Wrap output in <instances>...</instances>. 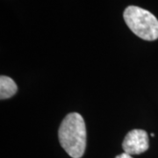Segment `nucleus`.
<instances>
[{"mask_svg":"<svg viewBox=\"0 0 158 158\" xmlns=\"http://www.w3.org/2000/svg\"><path fill=\"white\" fill-rule=\"evenodd\" d=\"M86 127L84 118L77 113H69L58 131L62 148L72 158H81L86 148Z\"/></svg>","mask_w":158,"mask_h":158,"instance_id":"1","label":"nucleus"},{"mask_svg":"<svg viewBox=\"0 0 158 158\" xmlns=\"http://www.w3.org/2000/svg\"><path fill=\"white\" fill-rule=\"evenodd\" d=\"M123 16L130 30L141 39L149 41L158 39V19L150 11L131 6L126 8Z\"/></svg>","mask_w":158,"mask_h":158,"instance_id":"2","label":"nucleus"},{"mask_svg":"<svg viewBox=\"0 0 158 158\" xmlns=\"http://www.w3.org/2000/svg\"><path fill=\"white\" fill-rule=\"evenodd\" d=\"M149 147L148 135L145 130L134 129L126 135L122 142L124 152L129 155H140Z\"/></svg>","mask_w":158,"mask_h":158,"instance_id":"3","label":"nucleus"},{"mask_svg":"<svg viewBox=\"0 0 158 158\" xmlns=\"http://www.w3.org/2000/svg\"><path fill=\"white\" fill-rule=\"evenodd\" d=\"M18 87L16 83L9 77L1 76L0 77V98L6 99L16 94Z\"/></svg>","mask_w":158,"mask_h":158,"instance_id":"4","label":"nucleus"},{"mask_svg":"<svg viewBox=\"0 0 158 158\" xmlns=\"http://www.w3.org/2000/svg\"><path fill=\"white\" fill-rule=\"evenodd\" d=\"M115 158H133L131 156V155L129 154H127V153H122V154H120V155H118Z\"/></svg>","mask_w":158,"mask_h":158,"instance_id":"5","label":"nucleus"},{"mask_svg":"<svg viewBox=\"0 0 158 158\" xmlns=\"http://www.w3.org/2000/svg\"><path fill=\"white\" fill-rule=\"evenodd\" d=\"M151 136H152V137H155V134H151Z\"/></svg>","mask_w":158,"mask_h":158,"instance_id":"6","label":"nucleus"}]
</instances>
